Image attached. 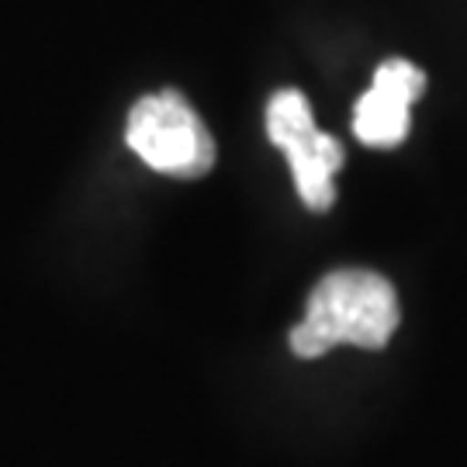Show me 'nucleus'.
I'll return each mask as SVG.
<instances>
[{
    "label": "nucleus",
    "instance_id": "nucleus-3",
    "mask_svg": "<svg viewBox=\"0 0 467 467\" xmlns=\"http://www.w3.org/2000/svg\"><path fill=\"white\" fill-rule=\"evenodd\" d=\"M270 142L287 156L295 187L305 208L329 212L336 201L333 177L343 167V146L333 135L318 132L312 104L301 90H277L267 104Z\"/></svg>",
    "mask_w": 467,
    "mask_h": 467
},
{
    "label": "nucleus",
    "instance_id": "nucleus-4",
    "mask_svg": "<svg viewBox=\"0 0 467 467\" xmlns=\"http://www.w3.org/2000/svg\"><path fill=\"white\" fill-rule=\"evenodd\" d=\"M426 90V73L409 59H384L374 84L353 108V135L370 150H395L412 125V104Z\"/></svg>",
    "mask_w": 467,
    "mask_h": 467
},
{
    "label": "nucleus",
    "instance_id": "nucleus-1",
    "mask_svg": "<svg viewBox=\"0 0 467 467\" xmlns=\"http://www.w3.org/2000/svg\"><path fill=\"white\" fill-rule=\"evenodd\" d=\"M399 295L374 270H333L308 295L305 318L291 329V350L301 360L322 357L333 347L381 350L399 329Z\"/></svg>",
    "mask_w": 467,
    "mask_h": 467
},
{
    "label": "nucleus",
    "instance_id": "nucleus-2",
    "mask_svg": "<svg viewBox=\"0 0 467 467\" xmlns=\"http://www.w3.org/2000/svg\"><path fill=\"white\" fill-rule=\"evenodd\" d=\"M125 142L146 167L177 181H198L215 167V139L177 90H160L135 100L125 125Z\"/></svg>",
    "mask_w": 467,
    "mask_h": 467
}]
</instances>
